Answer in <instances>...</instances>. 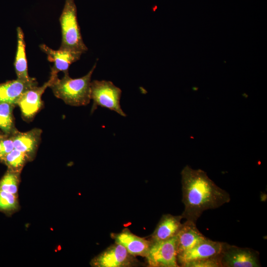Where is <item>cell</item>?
I'll use <instances>...</instances> for the list:
<instances>
[{
	"label": "cell",
	"mask_w": 267,
	"mask_h": 267,
	"mask_svg": "<svg viewBox=\"0 0 267 267\" xmlns=\"http://www.w3.org/2000/svg\"><path fill=\"white\" fill-rule=\"evenodd\" d=\"M222 267H259V253L251 248L224 242L220 254Z\"/></svg>",
	"instance_id": "cell-6"
},
{
	"label": "cell",
	"mask_w": 267,
	"mask_h": 267,
	"mask_svg": "<svg viewBox=\"0 0 267 267\" xmlns=\"http://www.w3.org/2000/svg\"><path fill=\"white\" fill-rule=\"evenodd\" d=\"M14 104L8 103H0V132L5 134H10L17 130L15 127L13 110Z\"/></svg>",
	"instance_id": "cell-17"
},
{
	"label": "cell",
	"mask_w": 267,
	"mask_h": 267,
	"mask_svg": "<svg viewBox=\"0 0 267 267\" xmlns=\"http://www.w3.org/2000/svg\"><path fill=\"white\" fill-rule=\"evenodd\" d=\"M29 160L23 152L14 149L4 157L3 163L12 171L21 173L23 167Z\"/></svg>",
	"instance_id": "cell-19"
},
{
	"label": "cell",
	"mask_w": 267,
	"mask_h": 267,
	"mask_svg": "<svg viewBox=\"0 0 267 267\" xmlns=\"http://www.w3.org/2000/svg\"><path fill=\"white\" fill-rule=\"evenodd\" d=\"M223 243L207 238L191 249L178 255V265L183 267L188 262L217 256L221 253Z\"/></svg>",
	"instance_id": "cell-9"
},
{
	"label": "cell",
	"mask_w": 267,
	"mask_h": 267,
	"mask_svg": "<svg viewBox=\"0 0 267 267\" xmlns=\"http://www.w3.org/2000/svg\"><path fill=\"white\" fill-rule=\"evenodd\" d=\"M17 50L14 63L17 78L24 81H30L35 78L28 75L24 34L20 27L17 28Z\"/></svg>",
	"instance_id": "cell-16"
},
{
	"label": "cell",
	"mask_w": 267,
	"mask_h": 267,
	"mask_svg": "<svg viewBox=\"0 0 267 267\" xmlns=\"http://www.w3.org/2000/svg\"><path fill=\"white\" fill-rule=\"evenodd\" d=\"M181 215H163L151 235V242L167 240L177 236L182 226Z\"/></svg>",
	"instance_id": "cell-14"
},
{
	"label": "cell",
	"mask_w": 267,
	"mask_h": 267,
	"mask_svg": "<svg viewBox=\"0 0 267 267\" xmlns=\"http://www.w3.org/2000/svg\"><path fill=\"white\" fill-rule=\"evenodd\" d=\"M195 223L186 221L177 235V256L206 239Z\"/></svg>",
	"instance_id": "cell-15"
},
{
	"label": "cell",
	"mask_w": 267,
	"mask_h": 267,
	"mask_svg": "<svg viewBox=\"0 0 267 267\" xmlns=\"http://www.w3.org/2000/svg\"><path fill=\"white\" fill-rule=\"evenodd\" d=\"M19 208L18 196L0 191V212L9 216L18 211Z\"/></svg>",
	"instance_id": "cell-20"
},
{
	"label": "cell",
	"mask_w": 267,
	"mask_h": 267,
	"mask_svg": "<svg viewBox=\"0 0 267 267\" xmlns=\"http://www.w3.org/2000/svg\"><path fill=\"white\" fill-rule=\"evenodd\" d=\"M181 176L184 206L181 215L186 221L196 223L205 211L217 209L230 202L229 194L217 185L204 171L186 165Z\"/></svg>",
	"instance_id": "cell-1"
},
{
	"label": "cell",
	"mask_w": 267,
	"mask_h": 267,
	"mask_svg": "<svg viewBox=\"0 0 267 267\" xmlns=\"http://www.w3.org/2000/svg\"><path fill=\"white\" fill-rule=\"evenodd\" d=\"M42 133V130L38 128L26 132H20L17 130L12 134L14 149L24 153L29 161H33L41 140Z\"/></svg>",
	"instance_id": "cell-11"
},
{
	"label": "cell",
	"mask_w": 267,
	"mask_h": 267,
	"mask_svg": "<svg viewBox=\"0 0 267 267\" xmlns=\"http://www.w3.org/2000/svg\"><path fill=\"white\" fill-rule=\"evenodd\" d=\"M134 257L122 245L115 243L92 259L90 265L94 267H131L135 262Z\"/></svg>",
	"instance_id": "cell-7"
},
{
	"label": "cell",
	"mask_w": 267,
	"mask_h": 267,
	"mask_svg": "<svg viewBox=\"0 0 267 267\" xmlns=\"http://www.w3.org/2000/svg\"></svg>",
	"instance_id": "cell-23"
},
{
	"label": "cell",
	"mask_w": 267,
	"mask_h": 267,
	"mask_svg": "<svg viewBox=\"0 0 267 267\" xmlns=\"http://www.w3.org/2000/svg\"><path fill=\"white\" fill-rule=\"evenodd\" d=\"M177 236L167 240L151 242L146 256L148 266L178 267Z\"/></svg>",
	"instance_id": "cell-5"
},
{
	"label": "cell",
	"mask_w": 267,
	"mask_h": 267,
	"mask_svg": "<svg viewBox=\"0 0 267 267\" xmlns=\"http://www.w3.org/2000/svg\"><path fill=\"white\" fill-rule=\"evenodd\" d=\"M35 78L30 81L18 79L0 84V103H8L16 105L19 99L26 90L38 86Z\"/></svg>",
	"instance_id": "cell-13"
},
{
	"label": "cell",
	"mask_w": 267,
	"mask_h": 267,
	"mask_svg": "<svg viewBox=\"0 0 267 267\" xmlns=\"http://www.w3.org/2000/svg\"><path fill=\"white\" fill-rule=\"evenodd\" d=\"M52 79L45 82L42 86H34L24 92L17 102L21 110L22 118L26 121L33 119L35 115L42 109L43 102L42 96L45 89L51 83Z\"/></svg>",
	"instance_id": "cell-8"
},
{
	"label": "cell",
	"mask_w": 267,
	"mask_h": 267,
	"mask_svg": "<svg viewBox=\"0 0 267 267\" xmlns=\"http://www.w3.org/2000/svg\"><path fill=\"white\" fill-rule=\"evenodd\" d=\"M111 237L115 243L122 245L134 257H145L151 244L150 240L136 236L127 229L118 233L111 234Z\"/></svg>",
	"instance_id": "cell-12"
},
{
	"label": "cell",
	"mask_w": 267,
	"mask_h": 267,
	"mask_svg": "<svg viewBox=\"0 0 267 267\" xmlns=\"http://www.w3.org/2000/svg\"><path fill=\"white\" fill-rule=\"evenodd\" d=\"M96 66L95 63L85 76L73 79L69 72L64 73L61 79L50 76L52 79L50 88L54 95L70 106H80L88 105L91 99L90 84L92 74Z\"/></svg>",
	"instance_id": "cell-2"
},
{
	"label": "cell",
	"mask_w": 267,
	"mask_h": 267,
	"mask_svg": "<svg viewBox=\"0 0 267 267\" xmlns=\"http://www.w3.org/2000/svg\"><path fill=\"white\" fill-rule=\"evenodd\" d=\"M20 173L7 169L0 179V191H5L18 196Z\"/></svg>",
	"instance_id": "cell-18"
},
{
	"label": "cell",
	"mask_w": 267,
	"mask_h": 267,
	"mask_svg": "<svg viewBox=\"0 0 267 267\" xmlns=\"http://www.w3.org/2000/svg\"><path fill=\"white\" fill-rule=\"evenodd\" d=\"M14 149L12 134H5L0 133V162L2 161L6 155Z\"/></svg>",
	"instance_id": "cell-21"
},
{
	"label": "cell",
	"mask_w": 267,
	"mask_h": 267,
	"mask_svg": "<svg viewBox=\"0 0 267 267\" xmlns=\"http://www.w3.org/2000/svg\"><path fill=\"white\" fill-rule=\"evenodd\" d=\"M220 254L215 257L188 262L183 267H222Z\"/></svg>",
	"instance_id": "cell-22"
},
{
	"label": "cell",
	"mask_w": 267,
	"mask_h": 267,
	"mask_svg": "<svg viewBox=\"0 0 267 267\" xmlns=\"http://www.w3.org/2000/svg\"><path fill=\"white\" fill-rule=\"evenodd\" d=\"M122 90L112 82L105 80H93L90 84V97L93 100L92 113L101 106L114 111L125 117L126 114L120 105Z\"/></svg>",
	"instance_id": "cell-4"
},
{
	"label": "cell",
	"mask_w": 267,
	"mask_h": 267,
	"mask_svg": "<svg viewBox=\"0 0 267 267\" xmlns=\"http://www.w3.org/2000/svg\"><path fill=\"white\" fill-rule=\"evenodd\" d=\"M40 49L47 55V60L53 63L51 68L50 76H57L59 72L68 73L70 65L79 60L82 54L80 52L67 49L54 50L45 44L40 45Z\"/></svg>",
	"instance_id": "cell-10"
},
{
	"label": "cell",
	"mask_w": 267,
	"mask_h": 267,
	"mask_svg": "<svg viewBox=\"0 0 267 267\" xmlns=\"http://www.w3.org/2000/svg\"><path fill=\"white\" fill-rule=\"evenodd\" d=\"M59 21L62 34L59 48L85 53L88 49L81 35L74 0H65Z\"/></svg>",
	"instance_id": "cell-3"
}]
</instances>
